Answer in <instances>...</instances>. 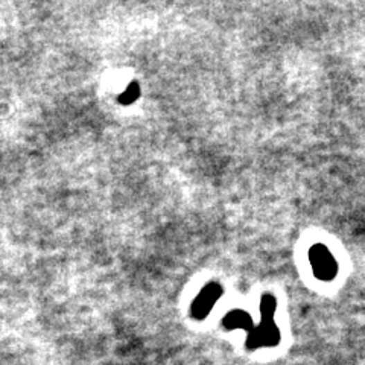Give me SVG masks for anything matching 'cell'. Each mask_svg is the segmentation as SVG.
Returning a JSON list of instances; mask_svg holds the SVG:
<instances>
[{
    "instance_id": "3957f363",
    "label": "cell",
    "mask_w": 365,
    "mask_h": 365,
    "mask_svg": "<svg viewBox=\"0 0 365 365\" xmlns=\"http://www.w3.org/2000/svg\"><path fill=\"white\" fill-rule=\"evenodd\" d=\"M310 263H312L314 273L321 281H330L337 273V263L333 260L332 254L326 250L323 245H315L309 253Z\"/></svg>"
},
{
    "instance_id": "7a4b0ae2",
    "label": "cell",
    "mask_w": 365,
    "mask_h": 365,
    "mask_svg": "<svg viewBox=\"0 0 365 365\" xmlns=\"http://www.w3.org/2000/svg\"><path fill=\"white\" fill-rule=\"evenodd\" d=\"M222 295V286L218 283H208L204 286L203 291L198 294V297L195 299L192 305V315L198 318V320H203L204 317L211 314V310L213 309L215 303L221 299Z\"/></svg>"
},
{
    "instance_id": "6da1fadb",
    "label": "cell",
    "mask_w": 365,
    "mask_h": 365,
    "mask_svg": "<svg viewBox=\"0 0 365 365\" xmlns=\"http://www.w3.org/2000/svg\"><path fill=\"white\" fill-rule=\"evenodd\" d=\"M276 299L273 295L265 294L260 301V314L262 321L259 326H256L247 337V347L250 350H256L260 347H274L281 343V330L277 329L274 323V312H276Z\"/></svg>"
},
{
    "instance_id": "5b68a950",
    "label": "cell",
    "mask_w": 365,
    "mask_h": 365,
    "mask_svg": "<svg viewBox=\"0 0 365 365\" xmlns=\"http://www.w3.org/2000/svg\"><path fill=\"white\" fill-rule=\"evenodd\" d=\"M139 96H141V85H139V82L133 81L128 85L127 90L119 96V103L122 105H131L136 103Z\"/></svg>"
},
{
    "instance_id": "277c9868",
    "label": "cell",
    "mask_w": 365,
    "mask_h": 365,
    "mask_svg": "<svg viewBox=\"0 0 365 365\" xmlns=\"http://www.w3.org/2000/svg\"><path fill=\"white\" fill-rule=\"evenodd\" d=\"M222 324H224V328L229 330L244 329L247 332H250L254 328L251 317L247 312H244V310H233V312H229L224 317Z\"/></svg>"
}]
</instances>
